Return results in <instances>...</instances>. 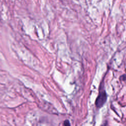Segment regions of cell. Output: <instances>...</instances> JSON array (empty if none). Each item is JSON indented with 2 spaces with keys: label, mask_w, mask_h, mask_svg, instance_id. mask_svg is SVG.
<instances>
[{
  "label": "cell",
  "mask_w": 126,
  "mask_h": 126,
  "mask_svg": "<svg viewBox=\"0 0 126 126\" xmlns=\"http://www.w3.org/2000/svg\"><path fill=\"white\" fill-rule=\"evenodd\" d=\"M106 99L107 95L105 92L103 91L100 92L95 101V104L96 107L98 108L102 107L105 103V101H106Z\"/></svg>",
  "instance_id": "obj_1"
},
{
  "label": "cell",
  "mask_w": 126,
  "mask_h": 126,
  "mask_svg": "<svg viewBox=\"0 0 126 126\" xmlns=\"http://www.w3.org/2000/svg\"><path fill=\"white\" fill-rule=\"evenodd\" d=\"M63 125L64 126H70V123L69 122L68 120H65L64 122V124Z\"/></svg>",
  "instance_id": "obj_2"
}]
</instances>
